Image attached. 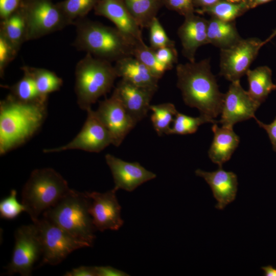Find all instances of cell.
Masks as SVG:
<instances>
[{
  "label": "cell",
  "mask_w": 276,
  "mask_h": 276,
  "mask_svg": "<svg viewBox=\"0 0 276 276\" xmlns=\"http://www.w3.org/2000/svg\"><path fill=\"white\" fill-rule=\"evenodd\" d=\"M252 0H247V2L249 5L250 7H251V3H252Z\"/></svg>",
  "instance_id": "obj_46"
},
{
  "label": "cell",
  "mask_w": 276,
  "mask_h": 276,
  "mask_svg": "<svg viewBox=\"0 0 276 276\" xmlns=\"http://www.w3.org/2000/svg\"><path fill=\"white\" fill-rule=\"evenodd\" d=\"M114 188L104 193L85 192L91 200L89 212L96 230H119L123 225L121 206Z\"/></svg>",
  "instance_id": "obj_14"
},
{
  "label": "cell",
  "mask_w": 276,
  "mask_h": 276,
  "mask_svg": "<svg viewBox=\"0 0 276 276\" xmlns=\"http://www.w3.org/2000/svg\"><path fill=\"white\" fill-rule=\"evenodd\" d=\"M260 105L242 88L240 80L232 82L224 94L218 122L222 126L233 128L237 123L255 118V112Z\"/></svg>",
  "instance_id": "obj_13"
},
{
  "label": "cell",
  "mask_w": 276,
  "mask_h": 276,
  "mask_svg": "<svg viewBox=\"0 0 276 276\" xmlns=\"http://www.w3.org/2000/svg\"><path fill=\"white\" fill-rule=\"evenodd\" d=\"M149 108L152 112L151 120L158 135L169 134L170 124L178 112L175 105L171 103H164L150 105Z\"/></svg>",
  "instance_id": "obj_28"
},
{
  "label": "cell",
  "mask_w": 276,
  "mask_h": 276,
  "mask_svg": "<svg viewBox=\"0 0 276 276\" xmlns=\"http://www.w3.org/2000/svg\"><path fill=\"white\" fill-rule=\"evenodd\" d=\"M177 86L185 103L196 108L201 116L213 124L221 114L224 94L221 93L215 76L211 70L210 60L180 63L176 67Z\"/></svg>",
  "instance_id": "obj_1"
},
{
  "label": "cell",
  "mask_w": 276,
  "mask_h": 276,
  "mask_svg": "<svg viewBox=\"0 0 276 276\" xmlns=\"http://www.w3.org/2000/svg\"><path fill=\"white\" fill-rule=\"evenodd\" d=\"M158 60L171 70L178 61V54L175 47H167L155 50Z\"/></svg>",
  "instance_id": "obj_37"
},
{
  "label": "cell",
  "mask_w": 276,
  "mask_h": 276,
  "mask_svg": "<svg viewBox=\"0 0 276 276\" xmlns=\"http://www.w3.org/2000/svg\"><path fill=\"white\" fill-rule=\"evenodd\" d=\"M195 174L204 178L210 186L217 201L216 209L223 210L235 199L238 181L237 176L234 172L226 171L219 167L218 170L213 172L197 169Z\"/></svg>",
  "instance_id": "obj_19"
},
{
  "label": "cell",
  "mask_w": 276,
  "mask_h": 276,
  "mask_svg": "<svg viewBox=\"0 0 276 276\" xmlns=\"http://www.w3.org/2000/svg\"><path fill=\"white\" fill-rule=\"evenodd\" d=\"M228 2H231V3H238V2H243L244 1V0H227Z\"/></svg>",
  "instance_id": "obj_45"
},
{
  "label": "cell",
  "mask_w": 276,
  "mask_h": 276,
  "mask_svg": "<svg viewBox=\"0 0 276 276\" xmlns=\"http://www.w3.org/2000/svg\"><path fill=\"white\" fill-rule=\"evenodd\" d=\"M33 223L37 228L41 243V265H56L73 251L90 246L44 217Z\"/></svg>",
  "instance_id": "obj_8"
},
{
  "label": "cell",
  "mask_w": 276,
  "mask_h": 276,
  "mask_svg": "<svg viewBox=\"0 0 276 276\" xmlns=\"http://www.w3.org/2000/svg\"><path fill=\"white\" fill-rule=\"evenodd\" d=\"M48 100L20 101L10 94L0 103V154L4 155L30 140L47 115Z\"/></svg>",
  "instance_id": "obj_2"
},
{
  "label": "cell",
  "mask_w": 276,
  "mask_h": 276,
  "mask_svg": "<svg viewBox=\"0 0 276 276\" xmlns=\"http://www.w3.org/2000/svg\"><path fill=\"white\" fill-rule=\"evenodd\" d=\"M95 112L109 131L112 144L119 147L136 124L126 110L117 93L99 102Z\"/></svg>",
  "instance_id": "obj_12"
},
{
  "label": "cell",
  "mask_w": 276,
  "mask_h": 276,
  "mask_svg": "<svg viewBox=\"0 0 276 276\" xmlns=\"http://www.w3.org/2000/svg\"><path fill=\"white\" fill-rule=\"evenodd\" d=\"M220 0H194L195 7H200L201 8L210 7L216 4Z\"/></svg>",
  "instance_id": "obj_42"
},
{
  "label": "cell",
  "mask_w": 276,
  "mask_h": 276,
  "mask_svg": "<svg viewBox=\"0 0 276 276\" xmlns=\"http://www.w3.org/2000/svg\"><path fill=\"white\" fill-rule=\"evenodd\" d=\"M0 35L18 51L23 43L27 41L26 21L19 8L9 17L2 20Z\"/></svg>",
  "instance_id": "obj_24"
},
{
  "label": "cell",
  "mask_w": 276,
  "mask_h": 276,
  "mask_svg": "<svg viewBox=\"0 0 276 276\" xmlns=\"http://www.w3.org/2000/svg\"><path fill=\"white\" fill-rule=\"evenodd\" d=\"M76 38L73 45L78 50L110 62L133 56L136 43L116 27L85 17L74 21Z\"/></svg>",
  "instance_id": "obj_3"
},
{
  "label": "cell",
  "mask_w": 276,
  "mask_h": 276,
  "mask_svg": "<svg viewBox=\"0 0 276 276\" xmlns=\"http://www.w3.org/2000/svg\"><path fill=\"white\" fill-rule=\"evenodd\" d=\"M117 77L111 62L86 53L75 68V91L79 107L86 111L91 108L99 98L111 90Z\"/></svg>",
  "instance_id": "obj_5"
},
{
  "label": "cell",
  "mask_w": 276,
  "mask_h": 276,
  "mask_svg": "<svg viewBox=\"0 0 276 276\" xmlns=\"http://www.w3.org/2000/svg\"><path fill=\"white\" fill-rule=\"evenodd\" d=\"M163 6L186 17L194 14V0H162Z\"/></svg>",
  "instance_id": "obj_36"
},
{
  "label": "cell",
  "mask_w": 276,
  "mask_h": 276,
  "mask_svg": "<svg viewBox=\"0 0 276 276\" xmlns=\"http://www.w3.org/2000/svg\"><path fill=\"white\" fill-rule=\"evenodd\" d=\"M133 56L145 64L159 79L169 69L157 59L155 50L144 42H136L134 47Z\"/></svg>",
  "instance_id": "obj_29"
},
{
  "label": "cell",
  "mask_w": 276,
  "mask_h": 276,
  "mask_svg": "<svg viewBox=\"0 0 276 276\" xmlns=\"http://www.w3.org/2000/svg\"><path fill=\"white\" fill-rule=\"evenodd\" d=\"M15 244L10 262L5 267L6 274L31 275L34 263L42 255V246L36 225H22L14 233Z\"/></svg>",
  "instance_id": "obj_10"
},
{
  "label": "cell",
  "mask_w": 276,
  "mask_h": 276,
  "mask_svg": "<svg viewBox=\"0 0 276 276\" xmlns=\"http://www.w3.org/2000/svg\"><path fill=\"white\" fill-rule=\"evenodd\" d=\"M150 47L155 50L158 49L175 47V42L169 38L164 29L156 17L149 28Z\"/></svg>",
  "instance_id": "obj_34"
},
{
  "label": "cell",
  "mask_w": 276,
  "mask_h": 276,
  "mask_svg": "<svg viewBox=\"0 0 276 276\" xmlns=\"http://www.w3.org/2000/svg\"><path fill=\"white\" fill-rule=\"evenodd\" d=\"M64 276H97L96 266H81L66 272Z\"/></svg>",
  "instance_id": "obj_40"
},
{
  "label": "cell",
  "mask_w": 276,
  "mask_h": 276,
  "mask_svg": "<svg viewBox=\"0 0 276 276\" xmlns=\"http://www.w3.org/2000/svg\"><path fill=\"white\" fill-rule=\"evenodd\" d=\"M71 190L67 181L53 169H35L23 187L21 203L34 222L42 213L54 206Z\"/></svg>",
  "instance_id": "obj_6"
},
{
  "label": "cell",
  "mask_w": 276,
  "mask_h": 276,
  "mask_svg": "<svg viewBox=\"0 0 276 276\" xmlns=\"http://www.w3.org/2000/svg\"><path fill=\"white\" fill-rule=\"evenodd\" d=\"M206 123L213 122L205 117H190L177 112L173 121L169 134H189L195 133L199 126Z\"/></svg>",
  "instance_id": "obj_32"
},
{
  "label": "cell",
  "mask_w": 276,
  "mask_h": 276,
  "mask_svg": "<svg viewBox=\"0 0 276 276\" xmlns=\"http://www.w3.org/2000/svg\"><path fill=\"white\" fill-rule=\"evenodd\" d=\"M117 76L138 86L158 88L159 79L142 62L133 56H129L116 62L114 65Z\"/></svg>",
  "instance_id": "obj_20"
},
{
  "label": "cell",
  "mask_w": 276,
  "mask_h": 276,
  "mask_svg": "<svg viewBox=\"0 0 276 276\" xmlns=\"http://www.w3.org/2000/svg\"><path fill=\"white\" fill-rule=\"evenodd\" d=\"M21 68L32 77L39 94L43 97L48 98L49 94L59 90L62 85V79L51 71L28 66Z\"/></svg>",
  "instance_id": "obj_26"
},
{
  "label": "cell",
  "mask_w": 276,
  "mask_h": 276,
  "mask_svg": "<svg viewBox=\"0 0 276 276\" xmlns=\"http://www.w3.org/2000/svg\"><path fill=\"white\" fill-rule=\"evenodd\" d=\"M272 0H252L251 7L252 8L258 5L270 2Z\"/></svg>",
  "instance_id": "obj_44"
},
{
  "label": "cell",
  "mask_w": 276,
  "mask_h": 276,
  "mask_svg": "<svg viewBox=\"0 0 276 276\" xmlns=\"http://www.w3.org/2000/svg\"><path fill=\"white\" fill-rule=\"evenodd\" d=\"M91 202L86 192L71 189L57 203L43 212V217L91 246L96 229L89 212Z\"/></svg>",
  "instance_id": "obj_4"
},
{
  "label": "cell",
  "mask_w": 276,
  "mask_h": 276,
  "mask_svg": "<svg viewBox=\"0 0 276 276\" xmlns=\"http://www.w3.org/2000/svg\"><path fill=\"white\" fill-rule=\"evenodd\" d=\"M246 75L249 85L247 91L250 97L260 104L271 91L276 89V84L272 81V71L267 66L249 69Z\"/></svg>",
  "instance_id": "obj_23"
},
{
  "label": "cell",
  "mask_w": 276,
  "mask_h": 276,
  "mask_svg": "<svg viewBox=\"0 0 276 276\" xmlns=\"http://www.w3.org/2000/svg\"><path fill=\"white\" fill-rule=\"evenodd\" d=\"M264 271V275L265 276H276V268L271 265L263 266L261 267Z\"/></svg>",
  "instance_id": "obj_43"
},
{
  "label": "cell",
  "mask_w": 276,
  "mask_h": 276,
  "mask_svg": "<svg viewBox=\"0 0 276 276\" xmlns=\"http://www.w3.org/2000/svg\"><path fill=\"white\" fill-rule=\"evenodd\" d=\"M97 276H129L127 273L115 268L114 267L106 266H96Z\"/></svg>",
  "instance_id": "obj_41"
},
{
  "label": "cell",
  "mask_w": 276,
  "mask_h": 276,
  "mask_svg": "<svg viewBox=\"0 0 276 276\" xmlns=\"http://www.w3.org/2000/svg\"><path fill=\"white\" fill-rule=\"evenodd\" d=\"M16 50L2 35H0V75L2 77L8 65L14 59Z\"/></svg>",
  "instance_id": "obj_35"
},
{
  "label": "cell",
  "mask_w": 276,
  "mask_h": 276,
  "mask_svg": "<svg viewBox=\"0 0 276 276\" xmlns=\"http://www.w3.org/2000/svg\"><path fill=\"white\" fill-rule=\"evenodd\" d=\"M113 179L114 189L131 192L143 183L154 179L156 175L138 162H128L110 154L105 156Z\"/></svg>",
  "instance_id": "obj_15"
},
{
  "label": "cell",
  "mask_w": 276,
  "mask_h": 276,
  "mask_svg": "<svg viewBox=\"0 0 276 276\" xmlns=\"http://www.w3.org/2000/svg\"><path fill=\"white\" fill-rule=\"evenodd\" d=\"M208 20L192 14L185 17L177 34L182 45V53L189 62L195 60V54L201 46L209 44L207 37Z\"/></svg>",
  "instance_id": "obj_18"
},
{
  "label": "cell",
  "mask_w": 276,
  "mask_h": 276,
  "mask_svg": "<svg viewBox=\"0 0 276 276\" xmlns=\"http://www.w3.org/2000/svg\"><path fill=\"white\" fill-rule=\"evenodd\" d=\"M17 192L15 189L11 191L9 195L0 202V216L5 219H13L21 212H26L25 206L18 202L16 199Z\"/></svg>",
  "instance_id": "obj_33"
},
{
  "label": "cell",
  "mask_w": 276,
  "mask_h": 276,
  "mask_svg": "<svg viewBox=\"0 0 276 276\" xmlns=\"http://www.w3.org/2000/svg\"><path fill=\"white\" fill-rule=\"evenodd\" d=\"M214 138L208 151L211 160L219 167L229 160L237 148L240 138L233 128L221 126L214 123L212 127Z\"/></svg>",
  "instance_id": "obj_21"
},
{
  "label": "cell",
  "mask_w": 276,
  "mask_h": 276,
  "mask_svg": "<svg viewBox=\"0 0 276 276\" xmlns=\"http://www.w3.org/2000/svg\"><path fill=\"white\" fill-rule=\"evenodd\" d=\"M25 19L27 40L37 39L72 25L52 0H22L19 8Z\"/></svg>",
  "instance_id": "obj_7"
},
{
  "label": "cell",
  "mask_w": 276,
  "mask_h": 276,
  "mask_svg": "<svg viewBox=\"0 0 276 276\" xmlns=\"http://www.w3.org/2000/svg\"><path fill=\"white\" fill-rule=\"evenodd\" d=\"M85 123L77 136L64 146L43 150L44 153L58 152L79 149L90 152H99L112 144L110 134L91 108L86 110Z\"/></svg>",
  "instance_id": "obj_11"
},
{
  "label": "cell",
  "mask_w": 276,
  "mask_h": 276,
  "mask_svg": "<svg viewBox=\"0 0 276 276\" xmlns=\"http://www.w3.org/2000/svg\"><path fill=\"white\" fill-rule=\"evenodd\" d=\"M249 8L246 1L237 4L220 1L213 6L195 10V12L198 14L207 13L223 21H233Z\"/></svg>",
  "instance_id": "obj_27"
},
{
  "label": "cell",
  "mask_w": 276,
  "mask_h": 276,
  "mask_svg": "<svg viewBox=\"0 0 276 276\" xmlns=\"http://www.w3.org/2000/svg\"><path fill=\"white\" fill-rule=\"evenodd\" d=\"M275 36L276 30L264 40L241 38L232 46L221 49L219 75L231 82L240 80L249 70L260 49Z\"/></svg>",
  "instance_id": "obj_9"
},
{
  "label": "cell",
  "mask_w": 276,
  "mask_h": 276,
  "mask_svg": "<svg viewBox=\"0 0 276 276\" xmlns=\"http://www.w3.org/2000/svg\"><path fill=\"white\" fill-rule=\"evenodd\" d=\"M10 91L14 98L25 102L48 100L40 95L32 77L24 72L23 77L10 87Z\"/></svg>",
  "instance_id": "obj_30"
},
{
  "label": "cell",
  "mask_w": 276,
  "mask_h": 276,
  "mask_svg": "<svg viewBox=\"0 0 276 276\" xmlns=\"http://www.w3.org/2000/svg\"><path fill=\"white\" fill-rule=\"evenodd\" d=\"M254 119L259 126L265 129L267 133L272 146V149L274 151L276 152V117L269 124H264L256 117Z\"/></svg>",
  "instance_id": "obj_39"
},
{
  "label": "cell",
  "mask_w": 276,
  "mask_h": 276,
  "mask_svg": "<svg viewBox=\"0 0 276 276\" xmlns=\"http://www.w3.org/2000/svg\"><path fill=\"white\" fill-rule=\"evenodd\" d=\"M22 0H0V17L5 19L15 11L20 5Z\"/></svg>",
  "instance_id": "obj_38"
},
{
  "label": "cell",
  "mask_w": 276,
  "mask_h": 276,
  "mask_svg": "<svg viewBox=\"0 0 276 276\" xmlns=\"http://www.w3.org/2000/svg\"><path fill=\"white\" fill-rule=\"evenodd\" d=\"M208 43L221 49L228 48L242 38L235 21H226L212 17L208 21Z\"/></svg>",
  "instance_id": "obj_22"
},
{
  "label": "cell",
  "mask_w": 276,
  "mask_h": 276,
  "mask_svg": "<svg viewBox=\"0 0 276 276\" xmlns=\"http://www.w3.org/2000/svg\"><path fill=\"white\" fill-rule=\"evenodd\" d=\"M100 0H64L57 4L67 19L74 25V21L85 17Z\"/></svg>",
  "instance_id": "obj_31"
},
{
  "label": "cell",
  "mask_w": 276,
  "mask_h": 276,
  "mask_svg": "<svg viewBox=\"0 0 276 276\" xmlns=\"http://www.w3.org/2000/svg\"><path fill=\"white\" fill-rule=\"evenodd\" d=\"M157 90L138 86L122 79L114 89L136 124L147 116L150 110V102Z\"/></svg>",
  "instance_id": "obj_16"
},
{
  "label": "cell",
  "mask_w": 276,
  "mask_h": 276,
  "mask_svg": "<svg viewBox=\"0 0 276 276\" xmlns=\"http://www.w3.org/2000/svg\"><path fill=\"white\" fill-rule=\"evenodd\" d=\"M128 10L142 28H149L158 10L162 0H123Z\"/></svg>",
  "instance_id": "obj_25"
},
{
  "label": "cell",
  "mask_w": 276,
  "mask_h": 276,
  "mask_svg": "<svg viewBox=\"0 0 276 276\" xmlns=\"http://www.w3.org/2000/svg\"><path fill=\"white\" fill-rule=\"evenodd\" d=\"M94 10L96 15L109 19L117 29L135 42L143 40L141 28L123 0H100Z\"/></svg>",
  "instance_id": "obj_17"
}]
</instances>
